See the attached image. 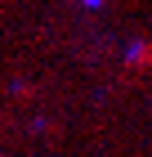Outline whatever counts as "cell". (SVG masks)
I'll return each mask as SVG.
<instances>
[{
  "instance_id": "cell-1",
  "label": "cell",
  "mask_w": 152,
  "mask_h": 157,
  "mask_svg": "<svg viewBox=\"0 0 152 157\" xmlns=\"http://www.w3.org/2000/svg\"><path fill=\"white\" fill-rule=\"evenodd\" d=\"M130 63H134V67H148V63H152V45H143V40L130 45Z\"/></svg>"
}]
</instances>
